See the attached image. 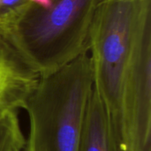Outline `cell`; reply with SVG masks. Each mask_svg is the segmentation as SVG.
Instances as JSON below:
<instances>
[{
	"label": "cell",
	"mask_w": 151,
	"mask_h": 151,
	"mask_svg": "<svg viewBox=\"0 0 151 151\" xmlns=\"http://www.w3.org/2000/svg\"><path fill=\"white\" fill-rule=\"evenodd\" d=\"M93 88L88 52L41 77L22 108L29 121L23 151H78Z\"/></svg>",
	"instance_id": "7a4b0ae2"
},
{
	"label": "cell",
	"mask_w": 151,
	"mask_h": 151,
	"mask_svg": "<svg viewBox=\"0 0 151 151\" xmlns=\"http://www.w3.org/2000/svg\"><path fill=\"white\" fill-rule=\"evenodd\" d=\"M104 1H106V0H98V4H100V3H102Z\"/></svg>",
	"instance_id": "9c48e42d"
},
{
	"label": "cell",
	"mask_w": 151,
	"mask_h": 151,
	"mask_svg": "<svg viewBox=\"0 0 151 151\" xmlns=\"http://www.w3.org/2000/svg\"><path fill=\"white\" fill-rule=\"evenodd\" d=\"M150 21L151 0H106L97 4L89 27L94 88L117 136L123 77L141 32Z\"/></svg>",
	"instance_id": "3957f363"
},
{
	"label": "cell",
	"mask_w": 151,
	"mask_h": 151,
	"mask_svg": "<svg viewBox=\"0 0 151 151\" xmlns=\"http://www.w3.org/2000/svg\"><path fill=\"white\" fill-rule=\"evenodd\" d=\"M25 142L16 111L0 113V151H23Z\"/></svg>",
	"instance_id": "52a82bcc"
},
{
	"label": "cell",
	"mask_w": 151,
	"mask_h": 151,
	"mask_svg": "<svg viewBox=\"0 0 151 151\" xmlns=\"http://www.w3.org/2000/svg\"><path fill=\"white\" fill-rule=\"evenodd\" d=\"M78 151H122L106 108L94 88L87 106Z\"/></svg>",
	"instance_id": "8992f818"
},
{
	"label": "cell",
	"mask_w": 151,
	"mask_h": 151,
	"mask_svg": "<svg viewBox=\"0 0 151 151\" xmlns=\"http://www.w3.org/2000/svg\"><path fill=\"white\" fill-rule=\"evenodd\" d=\"M33 0H0V33L24 12Z\"/></svg>",
	"instance_id": "ba28073f"
},
{
	"label": "cell",
	"mask_w": 151,
	"mask_h": 151,
	"mask_svg": "<svg viewBox=\"0 0 151 151\" xmlns=\"http://www.w3.org/2000/svg\"><path fill=\"white\" fill-rule=\"evenodd\" d=\"M98 0H33L0 33L18 57L46 77L89 50V27Z\"/></svg>",
	"instance_id": "6da1fadb"
},
{
	"label": "cell",
	"mask_w": 151,
	"mask_h": 151,
	"mask_svg": "<svg viewBox=\"0 0 151 151\" xmlns=\"http://www.w3.org/2000/svg\"><path fill=\"white\" fill-rule=\"evenodd\" d=\"M39 79L0 35V113L22 109Z\"/></svg>",
	"instance_id": "5b68a950"
},
{
	"label": "cell",
	"mask_w": 151,
	"mask_h": 151,
	"mask_svg": "<svg viewBox=\"0 0 151 151\" xmlns=\"http://www.w3.org/2000/svg\"><path fill=\"white\" fill-rule=\"evenodd\" d=\"M118 136L122 151H151V21L141 32L123 77Z\"/></svg>",
	"instance_id": "277c9868"
}]
</instances>
